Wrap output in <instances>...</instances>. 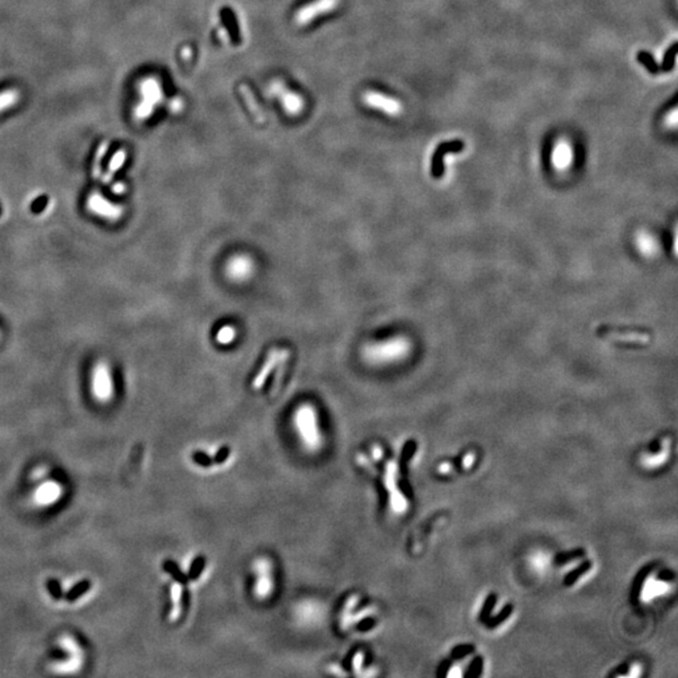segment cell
<instances>
[{"label":"cell","mask_w":678,"mask_h":678,"mask_svg":"<svg viewBox=\"0 0 678 678\" xmlns=\"http://www.w3.org/2000/svg\"><path fill=\"white\" fill-rule=\"evenodd\" d=\"M652 570H653V564H652V565L645 566V568H643L642 570H640L639 573L637 574V577H635L634 583H633V588H632V601L634 604H637V599L639 598L640 590H642L643 583H645L646 578L648 577V574H650Z\"/></svg>","instance_id":"8fae6325"},{"label":"cell","mask_w":678,"mask_h":678,"mask_svg":"<svg viewBox=\"0 0 678 678\" xmlns=\"http://www.w3.org/2000/svg\"><path fill=\"white\" fill-rule=\"evenodd\" d=\"M637 60H639V62L647 68L648 72L652 73V75H656V73L659 72V67L657 65L656 60L653 59V57L650 54V53L639 52L637 54Z\"/></svg>","instance_id":"ac0fdd59"},{"label":"cell","mask_w":678,"mask_h":678,"mask_svg":"<svg viewBox=\"0 0 678 678\" xmlns=\"http://www.w3.org/2000/svg\"><path fill=\"white\" fill-rule=\"evenodd\" d=\"M408 343L405 339H392L388 342L366 345L363 357L372 363H386L402 358L407 353Z\"/></svg>","instance_id":"6da1fadb"},{"label":"cell","mask_w":678,"mask_h":678,"mask_svg":"<svg viewBox=\"0 0 678 678\" xmlns=\"http://www.w3.org/2000/svg\"><path fill=\"white\" fill-rule=\"evenodd\" d=\"M496 601H497V597H496L495 594L487 595V598L484 601V605H482L481 612H480V616H479L480 621H481L482 623H485V622L487 621V618H490V614H491L492 609H494Z\"/></svg>","instance_id":"e0dca14e"},{"label":"cell","mask_w":678,"mask_h":678,"mask_svg":"<svg viewBox=\"0 0 678 678\" xmlns=\"http://www.w3.org/2000/svg\"><path fill=\"white\" fill-rule=\"evenodd\" d=\"M572 161V150L569 145L560 142L553 152V162L558 168H565Z\"/></svg>","instance_id":"ba28073f"},{"label":"cell","mask_w":678,"mask_h":678,"mask_svg":"<svg viewBox=\"0 0 678 678\" xmlns=\"http://www.w3.org/2000/svg\"><path fill=\"white\" fill-rule=\"evenodd\" d=\"M463 150L462 141H450L444 142L436 149L432 158V175L435 179H441L444 175V156L450 152H460Z\"/></svg>","instance_id":"277c9868"},{"label":"cell","mask_w":678,"mask_h":678,"mask_svg":"<svg viewBox=\"0 0 678 678\" xmlns=\"http://www.w3.org/2000/svg\"><path fill=\"white\" fill-rule=\"evenodd\" d=\"M235 336H236V331L230 326H226L224 328L220 329V332L218 333V342L221 343V344H229L235 339Z\"/></svg>","instance_id":"7402d4cb"},{"label":"cell","mask_w":678,"mask_h":678,"mask_svg":"<svg viewBox=\"0 0 678 678\" xmlns=\"http://www.w3.org/2000/svg\"><path fill=\"white\" fill-rule=\"evenodd\" d=\"M597 334L601 338L611 340H619L624 343H648L651 340V333L645 329H618L611 327H601L597 329Z\"/></svg>","instance_id":"7a4b0ae2"},{"label":"cell","mask_w":678,"mask_h":678,"mask_svg":"<svg viewBox=\"0 0 678 678\" xmlns=\"http://www.w3.org/2000/svg\"><path fill=\"white\" fill-rule=\"evenodd\" d=\"M669 122H671L672 126H676V123H677V111L676 110L672 111V115H671V117H669Z\"/></svg>","instance_id":"f546056e"},{"label":"cell","mask_w":678,"mask_h":678,"mask_svg":"<svg viewBox=\"0 0 678 678\" xmlns=\"http://www.w3.org/2000/svg\"><path fill=\"white\" fill-rule=\"evenodd\" d=\"M475 651V647L472 645H460L456 646L452 651H451V658L452 659H462L465 658L466 656L471 654Z\"/></svg>","instance_id":"603a6c76"},{"label":"cell","mask_w":678,"mask_h":678,"mask_svg":"<svg viewBox=\"0 0 678 678\" xmlns=\"http://www.w3.org/2000/svg\"><path fill=\"white\" fill-rule=\"evenodd\" d=\"M254 270V264L253 260L246 255H235L228 261L226 265V274L231 280L242 281L250 278Z\"/></svg>","instance_id":"3957f363"},{"label":"cell","mask_w":678,"mask_h":678,"mask_svg":"<svg viewBox=\"0 0 678 678\" xmlns=\"http://www.w3.org/2000/svg\"><path fill=\"white\" fill-rule=\"evenodd\" d=\"M674 575L672 572L669 570H662L661 573L658 574V579L663 580V582H668V580H673Z\"/></svg>","instance_id":"f1b7e54d"},{"label":"cell","mask_w":678,"mask_h":678,"mask_svg":"<svg viewBox=\"0 0 678 678\" xmlns=\"http://www.w3.org/2000/svg\"><path fill=\"white\" fill-rule=\"evenodd\" d=\"M482 669H484V659H482L481 656L475 657V658L471 661V663L469 664V668L468 671H466L465 677L466 678L480 677L482 673Z\"/></svg>","instance_id":"2e32d148"},{"label":"cell","mask_w":678,"mask_h":678,"mask_svg":"<svg viewBox=\"0 0 678 678\" xmlns=\"http://www.w3.org/2000/svg\"><path fill=\"white\" fill-rule=\"evenodd\" d=\"M374 624H376V621H374V619L367 618V619H363L362 622H360V624H358L357 628H358V630H361V632H366V630L372 629V628L374 627Z\"/></svg>","instance_id":"484cf974"},{"label":"cell","mask_w":678,"mask_h":678,"mask_svg":"<svg viewBox=\"0 0 678 678\" xmlns=\"http://www.w3.org/2000/svg\"><path fill=\"white\" fill-rule=\"evenodd\" d=\"M400 489H401V491H402L403 494L407 496L408 498L412 497L413 492H412V489H411V486H410V484H408V482L403 481V480H402V481H400Z\"/></svg>","instance_id":"83f0119b"},{"label":"cell","mask_w":678,"mask_h":678,"mask_svg":"<svg viewBox=\"0 0 678 678\" xmlns=\"http://www.w3.org/2000/svg\"><path fill=\"white\" fill-rule=\"evenodd\" d=\"M590 569H592V561L587 560L584 561V563H582L579 566H577V568L573 569L572 572H569V573L565 575V578H564V585H566V587L573 585L574 583H577L578 580L583 577V575L588 573Z\"/></svg>","instance_id":"30bf717a"},{"label":"cell","mask_w":678,"mask_h":678,"mask_svg":"<svg viewBox=\"0 0 678 678\" xmlns=\"http://www.w3.org/2000/svg\"><path fill=\"white\" fill-rule=\"evenodd\" d=\"M47 589H48L49 594L54 600H60L63 598V589L62 585H60L59 580L57 579H48L47 580Z\"/></svg>","instance_id":"d6986e66"},{"label":"cell","mask_w":678,"mask_h":678,"mask_svg":"<svg viewBox=\"0 0 678 678\" xmlns=\"http://www.w3.org/2000/svg\"><path fill=\"white\" fill-rule=\"evenodd\" d=\"M451 667V662L450 661H444L441 664H440L439 669H437V676L440 677H445L447 674L448 669Z\"/></svg>","instance_id":"4316f807"},{"label":"cell","mask_w":678,"mask_h":678,"mask_svg":"<svg viewBox=\"0 0 678 678\" xmlns=\"http://www.w3.org/2000/svg\"><path fill=\"white\" fill-rule=\"evenodd\" d=\"M363 102L368 104L369 107L378 108V110L389 113V115H398L401 112V104L397 101L388 98V97H384L383 94L377 93V92L365 93Z\"/></svg>","instance_id":"52a82bcc"},{"label":"cell","mask_w":678,"mask_h":678,"mask_svg":"<svg viewBox=\"0 0 678 678\" xmlns=\"http://www.w3.org/2000/svg\"><path fill=\"white\" fill-rule=\"evenodd\" d=\"M229 455H230V448H229L228 446H223V447L218 451L213 461H215V463H218V465H221V463H224L226 460H228Z\"/></svg>","instance_id":"cb8c5ba5"},{"label":"cell","mask_w":678,"mask_h":678,"mask_svg":"<svg viewBox=\"0 0 678 678\" xmlns=\"http://www.w3.org/2000/svg\"><path fill=\"white\" fill-rule=\"evenodd\" d=\"M163 570L167 572L180 584H186L187 583L186 575L184 574V572L179 568V565L173 560H166L163 563Z\"/></svg>","instance_id":"9a60e30c"},{"label":"cell","mask_w":678,"mask_h":678,"mask_svg":"<svg viewBox=\"0 0 678 678\" xmlns=\"http://www.w3.org/2000/svg\"><path fill=\"white\" fill-rule=\"evenodd\" d=\"M288 357H289V350L286 349L271 350L270 354L268 355V360H266L265 363H264L261 371L258 373V376L255 377L254 381H253V388L254 389L261 388L263 384L265 383L268 376L270 374V372L274 369V367L278 366L279 363L284 362V361L288 360Z\"/></svg>","instance_id":"5b68a950"},{"label":"cell","mask_w":678,"mask_h":678,"mask_svg":"<svg viewBox=\"0 0 678 678\" xmlns=\"http://www.w3.org/2000/svg\"><path fill=\"white\" fill-rule=\"evenodd\" d=\"M584 555H585L584 549H575V550L564 551V553L556 554L555 558H554V563L558 564V565H563V564L569 563V561L575 560V559L583 558Z\"/></svg>","instance_id":"5bb4252c"},{"label":"cell","mask_w":678,"mask_h":678,"mask_svg":"<svg viewBox=\"0 0 678 678\" xmlns=\"http://www.w3.org/2000/svg\"><path fill=\"white\" fill-rule=\"evenodd\" d=\"M336 4H338V0H319L318 3H313L310 4L309 7H305L298 13L297 15V22L299 24H305V23H309L310 20H313L314 18L318 17V14L320 13H328L331 12L332 9L337 7Z\"/></svg>","instance_id":"8992f818"},{"label":"cell","mask_w":678,"mask_h":678,"mask_svg":"<svg viewBox=\"0 0 678 678\" xmlns=\"http://www.w3.org/2000/svg\"><path fill=\"white\" fill-rule=\"evenodd\" d=\"M416 450H417V444H416L413 440H410V441L406 442L405 446H403L402 453H401V472H402L403 475L406 474V466H407V463L410 462L412 456L415 455Z\"/></svg>","instance_id":"4fadbf2b"},{"label":"cell","mask_w":678,"mask_h":678,"mask_svg":"<svg viewBox=\"0 0 678 678\" xmlns=\"http://www.w3.org/2000/svg\"><path fill=\"white\" fill-rule=\"evenodd\" d=\"M511 613H513V605H511V604H506V605H504V608L501 609L496 616L492 617V618H487L485 624H486V627L490 628V629H494V628L503 624L504 622L511 616Z\"/></svg>","instance_id":"7c38bea8"},{"label":"cell","mask_w":678,"mask_h":678,"mask_svg":"<svg viewBox=\"0 0 678 678\" xmlns=\"http://www.w3.org/2000/svg\"><path fill=\"white\" fill-rule=\"evenodd\" d=\"M89 589H91V582H89L88 579H83L81 580V582L76 583V584L65 593V595H63V598H64L68 603H73V601L78 600L82 595L88 593Z\"/></svg>","instance_id":"9c48e42d"},{"label":"cell","mask_w":678,"mask_h":678,"mask_svg":"<svg viewBox=\"0 0 678 678\" xmlns=\"http://www.w3.org/2000/svg\"><path fill=\"white\" fill-rule=\"evenodd\" d=\"M204 566H205V558L204 556H197V558L192 561L191 568H190L189 572L190 579L192 580L199 579L200 574H201L202 570H204Z\"/></svg>","instance_id":"ffe728a7"},{"label":"cell","mask_w":678,"mask_h":678,"mask_svg":"<svg viewBox=\"0 0 678 678\" xmlns=\"http://www.w3.org/2000/svg\"><path fill=\"white\" fill-rule=\"evenodd\" d=\"M676 54H677V43H673L671 47H669L668 51L666 52V55H664L663 58V64H662V69L671 70L672 68H673Z\"/></svg>","instance_id":"44dd1931"},{"label":"cell","mask_w":678,"mask_h":678,"mask_svg":"<svg viewBox=\"0 0 678 678\" xmlns=\"http://www.w3.org/2000/svg\"><path fill=\"white\" fill-rule=\"evenodd\" d=\"M192 460H194L197 465L204 466V468L211 465V460L209 458V456L205 455L204 452H200V451L199 452H195L194 455H192Z\"/></svg>","instance_id":"d4e9b609"}]
</instances>
